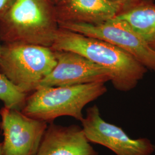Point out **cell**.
<instances>
[{"label":"cell","mask_w":155,"mask_h":155,"mask_svg":"<svg viewBox=\"0 0 155 155\" xmlns=\"http://www.w3.org/2000/svg\"><path fill=\"white\" fill-rule=\"evenodd\" d=\"M69 51L84 56L109 69L115 89L127 92L135 88L147 69L127 52L106 41L59 27L51 47Z\"/></svg>","instance_id":"1"},{"label":"cell","mask_w":155,"mask_h":155,"mask_svg":"<svg viewBox=\"0 0 155 155\" xmlns=\"http://www.w3.org/2000/svg\"><path fill=\"white\" fill-rule=\"evenodd\" d=\"M59 27L50 0H16L0 20V40L51 47Z\"/></svg>","instance_id":"2"},{"label":"cell","mask_w":155,"mask_h":155,"mask_svg":"<svg viewBox=\"0 0 155 155\" xmlns=\"http://www.w3.org/2000/svg\"><path fill=\"white\" fill-rule=\"evenodd\" d=\"M105 82H94L69 86L39 87L28 95L21 112L29 117L53 122L61 116L83 118L85 106L105 94Z\"/></svg>","instance_id":"3"},{"label":"cell","mask_w":155,"mask_h":155,"mask_svg":"<svg viewBox=\"0 0 155 155\" xmlns=\"http://www.w3.org/2000/svg\"><path fill=\"white\" fill-rule=\"evenodd\" d=\"M56 63L51 47L20 43L2 45L0 72L28 94L38 88Z\"/></svg>","instance_id":"4"},{"label":"cell","mask_w":155,"mask_h":155,"mask_svg":"<svg viewBox=\"0 0 155 155\" xmlns=\"http://www.w3.org/2000/svg\"><path fill=\"white\" fill-rule=\"evenodd\" d=\"M59 27L114 45L127 52L147 70L155 72V50L123 20L114 17L98 25L72 23Z\"/></svg>","instance_id":"5"},{"label":"cell","mask_w":155,"mask_h":155,"mask_svg":"<svg viewBox=\"0 0 155 155\" xmlns=\"http://www.w3.org/2000/svg\"><path fill=\"white\" fill-rule=\"evenodd\" d=\"M81 122L90 143L102 145L116 155H152L155 152V145L150 139H132L121 127L105 121L97 105L87 109Z\"/></svg>","instance_id":"6"},{"label":"cell","mask_w":155,"mask_h":155,"mask_svg":"<svg viewBox=\"0 0 155 155\" xmlns=\"http://www.w3.org/2000/svg\"><path fill=\"white\" fill-rule=\"evenodd\" d=\"M4 137L3 155H35L48 123L25 115L21 111L5 107L0 110Z\"/></svg>","instance_id":"7"},{"label":"cell","mask_w":155,"mask_h":155,"mask_svg":"<svg viewBox=\"0 0 155 155\" xmlns=\"http://www.w3.org/2000/svg\"><path fill=\"white\" fill-rule=\"evenodd\" d=\"M56 64L41 81L39 87L69 86L94 82H107L113 73L107 68L72 51L54 50Z\"/></svg>","instance_id":"8"},{"label":"cell","mask_w":155,"mask_h":155,"mask_svg":"<svg viewBox=\"0 0 155 155\" xmlns=\"http://www.w3.org/2000/svg\"><path fill=\"white\" fill-rule=\"evenodd\" d=\"M55 8L59 27L72 23L98 25L123 11L121 6L110 0H61Z\"/></svg>","instance_id":"9"},{"label":"cell","mask_w":155,"mask_h":155,"mask_svg":"<svg viewBox=\"0 0 155 155\" xmlns=\"http://www.w3.org/2000/svg\"><path fill=\"white\" fill-rule=\"evenodd\" d=\"M35 155H98L82 127L50 123Z\"/></svg>","instance_id":"10"},{"label":"cell","mask_w":155,"mask_h":155,"mask_svg":"<svg viewBox=\"0 0 155 155\" xmlns=\"http://www.w3.org/2000/svg\"><path fill=\"white\" fill-rule=\"evenodd\" d=\"M115 17L127 23L134 32L155 50V4L141 0Z\"/></svg>","instance_id":"11"},{"label":"cell","mask_w":155,"mask_h":155,"mask_svg":"<svg viewBox=\"0 0 155 155\" xmlns=\"http://www.w3.org/2000/svg\"><path fill=\"white\" fill-rule=\"evenodd\" d=\"M28 95L0 72V100L4 102V107L21 111L25 105Z\"/></svg>","instance_id":"12"},{"label":"cell","mask_w":155,"mask_h":155,"mask_svg":"<svg viewBox=\"0 0 155 155\" xmlns=\"http://www.w3.org/2000/svg\"><path fill=\"white\" fill-rule=\"evenodd\" d=\"M16 0H0V20L9 11Z\"/></svg>","instance_id":"13"},{"label":"cell","mask_w":155,"mask_h":155,"mask_svg":"<svg viewBox=\"0 0 155 155\" xmlns=\"http://www.w3.org/2000/svg\"><path fill=\"white\" fill-rule=\"evenodd\" d=\"M122 6L123 11L137 4L141 0H110ZM122 11V12H123Z\"/></svg>","instance_id":"14"},{"label":"cell","mask_w":155,"mask_h":155,"mask_svg":"<svg viewBox=\"0 0 155 155\" xmlns=\"http://www.w3.org/2000/svg\"><path fill=\"white\" fill-rule=\"evenodd\" d=\"M0 155H3L2 153V144L0 143Z\"/></svg>","instance_id":"15"},{"label":"cell","mask_w":155,"mask_h":155,"mask_svg":"<svg viewBox=\"0 0 155 155\" xmlns=\"http://www.w3.org/2000/svg\"><path fill=\"white\" fill-rule=\"evenodd\" d=\"M54 5H56L57 3H58L61 0H50Z\"/></svg>","instance_id":"16"},{"label":"cell","mask_w":155,"mask_h":155,"mask_svg":"<svg viewBox=\"0 0 155 155\" xmlns=\"http://www.w3.org/2000/svg\"><path fill=\"white\" fill-rule=\"evenodd\" d=\"M1 49H2V45L0 43V54H1Z\"/></svg>","instance_id":"17"}]
</instances>
